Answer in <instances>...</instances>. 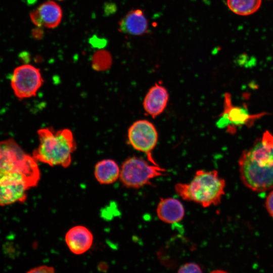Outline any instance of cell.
I'll use <instances>...</instances> for the list:
<instances>
[{"instance_id":"cell-1","label":"cell","mask_w":273,"mask_h":273,"mask_svg":"<svg viewBox=\"0 0 273 273\" xmlns=\"http://www.w3.org/2000/svg\"><path fill=\"white\" fill-rule=\"evenodd\" d=\"M243 183L255 192L273 188V147L258 141L242 152L239 160Z\"/></svg>"},{"instance_id":"cell-2","label":"cell","mask_w":273,"mask_h":273,"mask_svg":"<svg viewBox=\"0 0 273 273\" xmlns=\"http://www.w3.org/2000/svg\"><path fill=\"white\" fill-rule=\"evenodd\" d=\"M40 177L36 161L12 139L0 142V182L24 181L35 187Z\"/></svg>"},{"instance_id":"cell-3","label":"cell","mask_w":273,"mask_h":273,"mask_svg":"<svg viewBox=\"0 0 273 273\" xmlns=\"http://www.w3.org/2000/svg\"><path fill=\"white\" fill-rule=\"evenodd\" d=\"M37 133L39 145L33 152V158L52 166L68 167L76 148L72 131L67 128L55 130L46 127L39 129Z\"/></svg>"},{"instance_id":"cell-4","label":"cell","mask_w":273,"mask_h":273,"mask_svg":"<svg viewBox=\"0 0 273 273\" xmlns=\"http://www.w3.org/2000/svg\"><path fill=\"white\" fill-rule=\"evenodd\" d=\"M225 187V180L219 177L217 170H199L190 183H177L174 189L183 199L206 208L220 203Z\"/></svg>"},{"instance_id":"cell-5","label":"cell","mask_w":273,"mask_h":273,"mask_svg":"<svg viewBox=\"0 0 273 273\" xmlns=\"http://www.w3.org/2000/svg\"><path fill=\"white\" fill-rule=\"evenodd\" d=\"M165 171L159 165L150 164L133 156L123 162L120 170L119 178L126 188L139 189L151 185L152 179L164 175Z\"/></svg>"},{"instance_id":"cell-6","label":"cell","mask_w":273,"mask_h":273,"mask_svg":"<svg viewBox=\"0 0 273 273\" xmlns=\"http://www.w3.org/2000/svg\"><path fill=\"white\" fill-rule=\"evenodd\" d=\"M127 136L134 149L145 153L150 163L158 165L152 155L158 139L157 129L152 122L147 120L135 121L128 128Z\"/></svg>"},{"instance_id":"cell-7","label":"cell","mask_w":273,"mask_h":273,"mask_svg":"<svg viewBox=\"0 0 273 273\" xmlns=\"http://www.w3.org/2000/svg\"><path fill=\"white\" fill-rule=\"evenodd\" d=\"M43 80L40 70L25 64L16 67L11 79V86L19 99L34 96L42 85Z\"/></svg>"},{"instance_id":"cell-8","label":"cell","mask_w":273,"mask_h":273,"mask_svg":"<svg viewBox=\"0 0 273 273\" xmlns=\"http://www.w3.org/2000/svg\"><path fill=\"white\" fill-rule=\"evenodd\" d=\"M62 10L56 2H45L30 14L31 21L37 27L54 28L57 27L62 19Z\"/></svg>"},{"instance_id":"cell-9","label":"cell","mask_w":273,"mask_h":273,"mask_svg":"<svg viewBox=\"0 0 273 273\" xmlns=\"http://www.w3.org/2000/svg\"><path fill=\"white\" fill-rule=\"evenodd\" d=\"M169 100L166 88L160 83H156L148 90L143 103L145 112L154 118L163 113Z\"/></svg>"},{"instance_id":"cell-10","label":"cell","mask_w":273,"mask_h":273,"mask_svg":"<svg viewBox=\"0 0 273 273\" xmlns=\"http://www.w3.org/2000/svg\"><path fill=\"white\" fill-rule=\"evenodd\" d=\"M224 110L217 122L219 126L223 127L229 125H240L249 123L251 120L260 117L261 114L252 115L244 108L235 106L232 104L231 96H224Z\"/></svg>"},{"instance_id":"cell-11","label":"cell","mask_w":273,"mask_h":273,"mask_svg":"<svg viewBox=\"0 0 273 273\" xmlns=\"http://www.w3.org/2000/svg\"><path fill=\"white\" fill-rule=\"evenodd\" d=\"M65 242L70 251L77 255L88 251L92 246L94 237L86 227L76 225L70 229L65 235Z\"/></svg>"},{"instance_id":"cell-12","label":"cell","mask_w":273,"mask_h":273,"mask_svg":"<svg viewBox=\"0 0 273 273\" xmlns=\"http://www.w3.org/2000/svg\"><path fill=\"white\" fill-rule=\"evenodd\" d=\"M119 31L122 33L142 35L148 32V22L140 9L130 11L119 22Z\"/></svg>"},{"instance_id":"cell-13","label":"cell","mask_w":273,"mask_h":273,"mask_svg":"<svg viewBox=\"0 0 273 273\" xmlns=\"http://www.w3.org/2000/svg\"><path fill=\"white\" fill-rule=\"evenodd\" d=\"M158 218L166 223H174L183 219L185 211L182 203L173 198H161L156 208Z\"/></svg>"},{"instance_id":"cell-14","label":"cell","mask_w":273,"mask_h":273,"mask_svg":"<svg viewBox=\"0 0 273 273\" xmlns=\"http://www.w3.org/2000/svg\"><path fill=\"white\" fill-rule=\"evenodd\" d=\"M28 189L26 184L21 182L1 183L0 206L23 203L26 199Z\"/></svg>"},{"instance_id":"cell-15","label":"cell","mask_w":273,"mask_h":273,"mask_svg":"<svg viewBox=\"0 0 273 273\" xmlns=\"http://www.w3.org/2000/svg\"><path fill=\"white\" fill-rule=\"evenodd\" d=\"M120 170V168L114 160L104 159L96 164L94 174L100 184H112L119 178Z\"/></svg>"},{"instance_id":"cell-16","label":"cell","mask_w":273,"mask_h":273,"mask_svg":"<svg viewBox=\"0 0 273 273\" xmlns=\"http://www.w3.org/2000/svg\"><path fill=\"white\" fill-rule=\"evenodd\" d=\"M226 4L234 13L240 16H248L259 9L261 0H226Z\"/></svg>"},{"instance_id":"cell-17","label":"cell","mask_w":273,"mask_h":273,"mask_svg":"<svg viewBox=\"0 0 273 273\" xmlns=\"http://www.w3.org/2000/svg\"><path fill=\"white\" fill-rule=\"evenodd\" d=\"M111 63V55L106 50H99L93 56L92 66L96 70H103L107 69L110 66Z\"/></svg>"},{"instance_id":"cell-18","label":"cell","mask_w":273,"mask_h":273,"mask_svg":"<svg viewBox=\"0 0 273 273\" xmlns=\"http://www.w3.org/2000/svg\"><path fill=\"white\" fill-rule=\"evenodd\" d=\"M179 272H202L199 265L194 262H188L181 265L178 269Z\"/></svg>"},{"instance_id":"cell-19","label":"cell","mask_w":273,"mask_h":273,"mask_svg":"<svg viewBox=\"0 0 273 273\" xmlns=\"http://www.w3.org/2000/svg\"><path fill=\"white\" fill-rule=\"evenodd\" d=\"M55 268L48 265H40L30 269L28 273H54Z\"/></svg>"},{"instance_id":"cell-20","label":"cell","mask_w":273,"mask_h":273,"mask_svg":"<svg viewBox=\"0 0 273 273\" xmlns=\"http://www.w3.org/2000/svg\"><path fill=\"white\" fill-rule=\"evenodd\" d=\"M265 205L268 213L273 217V190L267 195L265 200Z\"/></svg>"},{"instance_id":"cell-21","label":"cell","mask_w":273,"mask_h":273,"mask_svg":"<svg viewBox=\"0 0 273 273\" xmlns=\"http://www.w3.org/2000/svg\"><path fill=\"white\" fill-rule=\"evenodd\" d=\"M43 34V30L40 27L35 28L32 30V35L35 39H39L41 38Z\"/></svg>"},{"instance_id":"cell-22","label":"cell","mask_w":273,"mask_h":273,"mask_svg":"<svg viewBox=\"0 0 273 273\" xmlns=\"http://www.w3.org/2000/svg\"><path fill=\"white\" fill-rule=\"evenodd\" d=\"M57 1H63V0H57Z\"/></svg>"}]
</instances>
